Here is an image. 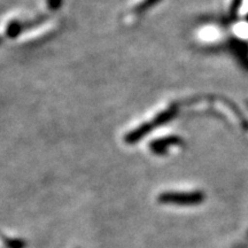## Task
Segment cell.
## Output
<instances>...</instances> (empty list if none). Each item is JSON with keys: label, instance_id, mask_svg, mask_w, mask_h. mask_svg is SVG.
<instances>
[{"label": "cell", "instance_id": "3957f363", "mask_svg": "<svg viewBox=\"0 0 248 248\" xmlns=\"http://www.w3.org/2000/svg\"><path fill=\"white\" fill-rule=\"evenodd\" d=\"M178 139L177 138H168L166 140H159V141H154L152 144V150H153L155 153H161L163 152L164 148L168 146L169 144H173V142H177Z\"/></svg>", "mask_w": 248, "mask_h": 248}, {"label": "cell", "instance_id": "6da1fadb", "mask_svg": "<svg viewBox=\"0 0 248 248\" xmlns=\"http://www.w3.org/2000/svg\"><path fill=\"white\" fill-rule=\"evenodd\" d=\"M204 200L203 192H164L159 195V201L166 204L177 206H195Z\"/></svg>", "mask_w": 248, "mask_h": 248}, {"label": "cell", "instance_id": "277c9868", "mask_svg": "<svg viewBox=\"0 0 248 248\" xmlns=\"http://www.w3.org/2000/svg\"><path fill=\"white\" fill-rule=\"evenodd\" d=\"M4 243L7 248H26L27 243L17 238H5Z\"/></svg>", "mask_w": 248, "mask_h": 248}, {"label": "cell", "instance_id": "7a4b0ae2", "mask_svg": "<svg viewBox=\"0 0 248 248\" xmlns=\"http://www.w3.org/2000/svg\"><path fill=\"white\" fill-rule=\"evenodd\" d=\"M175 113H176V108H171V109L166 111V113L161 114V115L157 117V119H155L156 121H154V123L152 124V125L150 123L144 124V125H141L140 128L136 130V131H133V132L130 133V135L126 136V141L133 142L136 140H139V139H140L142 136L146 135L147 132H150L154 125H159V124H161V123L167 122V121H168Z\"/></svg>", "mask_w": 248, "mask_h": 248}]
</instances>
